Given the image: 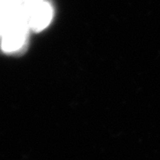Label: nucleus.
I'll list each match as a JSON object with an SVG mask.
<instances>
[{
	"instance_id": "nucleus-2",
	"label": "nucleus",
	"mask_w": 160,
	"mask_h": 160,
	"mask_svg": "<svg viewBox=\"0 0 160 160\" xmlns=\"http://www.w3.org/2000/svg\"><path fill=\"white\" fill-rule=\"evenodd\" d=\"M52 8L43 0L32 11L29 21L30 29L36 32L44 30L52 19Z\"/></svg>"
},
{
	"instance_id": "nucleus-1",
	"label": "nucleus",
	"mask_w": 160,
	"mask_h": 160,
	"mask_svg": "<svg viewBox=\"0 0 160 160\" xmlns=\"http://www.w3.org/2000/svg\"><path fill=\"white\" fill-rule=\"evenodd\" d=\"M29 26L24 24L12 25L1 36V48L5 52H14L22 48L28 35Z\"/></svg>"
}]
</instances>
